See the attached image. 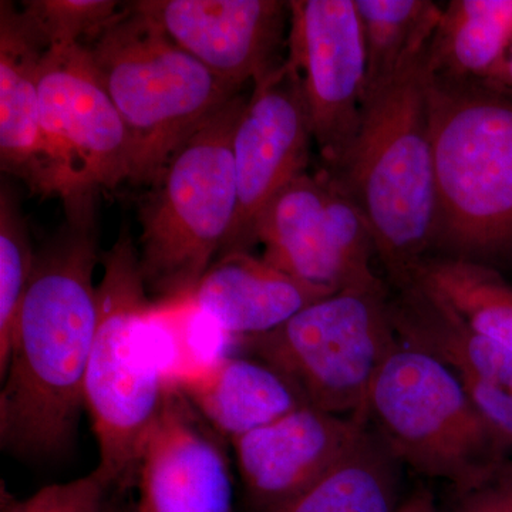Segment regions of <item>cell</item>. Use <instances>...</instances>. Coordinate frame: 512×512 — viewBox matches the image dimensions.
<instances>
[{
	"instance_id": "6da1fadb",
	"label": "cell",
	"mask_w": 512,
	"mask_h": 512,
	"mask_svg": "<svg viewBox=\"0 0 512 512\" xmlns=\"http://www.w3.org/2000/svg\"><path fill=\"white\" fill-rule=\"evenodd\" d=\"M99 194L63 200V224L33 258L0 372V446L22 460L62 456L76 439L99 319Z\"/></svg>"
},
{
	"instance_id": "7a4b0ae2",
	"label": "cell",
	"mask_w": 512,
	"mask_h": 512,
	"mask_svg": "<svg viewBox=\"0 0 512 512\" xmlns=\"http://www.w3.org/2000/svg\"><path fill=\"white\" fill-rule=\"evenodd\" d=\"M427 47L365 97L353 146L332 175L365 217L393 289L433 254L437 191Z\"/></svg>"
},
{
	"instance_id": "3957f363",
	"label": "cell",
	"mask_w": 512,
	"mask_h": 512,
	"mask_svg": "<svg viewBox=\"0 0 512 512\" xmlns=\"http://www.w3.org/2000/svg\"><path fill=\"white\" fill-rule=\"evenodd\" d=\"M433 254L512 271V97L429 77Z\"/></svg>"
},
{
	"instance_id": "277c9868",
	"label": "cell",
	"mask_w": 512,
	"mask_h": 512,
	"mask_svg": "<svg viewBox=\"0 0 512 512\" xmlns=\"http://www.w3.org/2000/svg\"><path fill=\"white\" fill-rule=\"evenodd\" d=\"M249 94H238L174 151L141 197L138 259L154 302L190 298L222 255L238 214L232 140Z\"/></svg>"
},
{
	"instance_id": "5b68a950",
	"label": "cell",
	"mask_w": 512,
	"mask_h": 512,
	"mask_svg": "<svg viewBox=\"0 0 512 512\" xmlns=\"http://www.w3.org/2000/svg\"><path fill=\"white\" fill-rule=\"evenodd\" d=\"M101 258L99 319L84 380V407L99 444L97 470L124 491L134 484L138 458L170 386L151 335L154 301L126 229Z\"/></svg>"
},
{
	"instance_id": "8992f818",
	"label": "cell",
	"mask_w": 512,
	"mask_h": 512,
	"mask_svg": "<svg viewBox=\"0 0 512 512\" xmlns=\"http://www.w3.org/2000/svg\"><path fill=\"white\" fill-rule=\"evenodd\" d=\"M83 45L126 126L131 184L153 183L195 130L244 93L175 45L134 2Z\"/></svg>"
},
{
	"instance_id": "52a82bcc",
	"label": "cell",
	"mask_w": 512,
	"mask_h": 512,
	"mask_svg": "<svg viewBox=\"0 0 512 512\" xmlns=\"http://www.w3.org/2000/svg\"><path fill=\"white\" fill-rule=\"evenodd\" d=\"M367 419L403 466L458 490L480 483L512 453L457 373L400 339L370 387Z\"/></svg>"
},
{
	"instance_id": "ba28073f",
	"label": "cell",
	"mask_w": 512,
	"mask_h": 512,
	"mask_svg": "<svg viewBox=\"0 0 512 512\" xmlns=\"http://www.w3.org/2000/svg\"><path fill=\"white\" fill-rule=\"evenodd\" d=\"M389 296L387 284L336 292L281 328L239 342L285 376L308 406L367 419L370 387L399 343Z\"/></svg>"
},
{
	"instance_id": "9c48e42d",
	"label": "cell",
	"mask_w": 512,
	"mask_h": 512,
	"mask_svg": "<svg viewBox=\"0 0 512 512\" xmlns=\"http://www.w3.org/2000/svg\"><path fill=\"white\" fill-rule=\"evenodd\" d=\"M39 100L49 195L63 201L131 183L126 126L83 43L47 47Z\"/></svg>"
},
{
	"instance_id": "30bf717a",
	"label": "cell",
	"mask_w": 512,
	"mask_h": 512,
	"mask_svg": "<svg viewBox=\"0 0 512 512\" xmlns=\"http://www.w3.org/2000/svg\"><path fill=\"white\" fill-rule=\"evenodd\" d=\"M269 264L336 293L383 286L375 241L359 208L325 170L308 171L266 204L252 231Z\"/></svg>"
},
{
	"instance_id": "8fae6325",
	"label": "cell",
	"mask_w": 512,
	"mask_h": 512,
	"mask_svg": "<svg viewBox=\"0 0 512 512\" xmlns=\"http://www.w3.org/2000/svg\"><path fill=\"white\" fill-rule=\"evenodd\" d=\"M288 62L301 76L322 170L345 163L362 119L366 52L355 0H292Z\"/></svg>"
},
{
	"instance_id": "7c38bea8",
	"label": "cell",
	"mask_w": 512,
	"mask_h": 512,
	"mask_svg": "<svg viewBox=\"0 0 512 512\" xmlns=\"http://www.w3.org/2000/svg\"><path fill=\"white\" fill-rule=\"evenodd\" d=\"M313 143L311 111L302 79L286 59L281 69L252 84L235 128L232 153L238 214L222 255L249 252L259 214L285 185L306 173Z\"/></svg>"
},
{
	"instance_id": "4fadbf2b",
	"label": "cell",
	"mask_w": 512,
	"mask_h": 512,
	"mask_svg": "<svg viewBox=\"0 0 512 512\" xmlns=\"http://www.w3.org/2000/svg\"><path fill=\"white\" fill-rule=\"evenodd\" d=\"M134 5L175 45L239 92L281 69L288 59V2L140 0Z\"/></svg>"
},
{
	"instance_id": "5bb4252c",
	"label": "cell",
	"mask_w": 512,
	"mask_h": 512,
	"mask_svg": "<svg viewBox=\"0 0 512 512\" xmlns=\"http://www.w3.org/2000/svg\"><path fill=\"white\" fill-rule=\"evenodd\" d=\"M171 386L138 458L136 512H234L227 453Z\"/></svg>"
},
{
	"instance_id": "9a60e30c",
	"label": "cell",
	"mask_w": 512,
	"mask_h": 512,
	"mask_svg": "<svg viewBox=\"0 0 512 512\" xmlns=\"http://www.w3.org/2000/svg\"><path fill=\"white\" fill-rule=\"evenodd\" d=\"M369 424L305 406L232 440L249 512L274 510L318 483Z\"/></svg>"
},
{
	"instance_id": "2e32d148",
	"label": "cell",
	"mask_w": 512,
	"mask_h": 512,
	"mask_svg": "<svg viewBox=\"0 0 512 512\" xmlns=\"http://www.w3.org/2000/svg\"><path fill=\"white\" fill-rule=\"evenodd\" d=\"M49 40L20 6L0 2V165L46 198L49 180L40 127L39 72Z\"/></svg>"
},
{
	"instance_id": "e0dca14e",
	"label": "cell",
	"mask_w": 512,
	"mask_h": 512,
	"mask_svg": "<svg viewBox=\"0 0 512 512\" xmlns=\"http://www.w3.org/2000/svg\"><path fill=\"white\" fill-rule=\"evenodd\" d=\"M333 295L247 251L218 256L191 295L195 308L234 339L281 328L312 303Z\"/></svg>"
},
{
	"instance_id": "ac0fdd59",
	"label": "cell",
	"mask_w": 512,
	"mask_h": 512,
	"mask_svg": "<svg viewBox=\"0 0 512 512\" xmlns=\"http://www.w3.org/2000/svg\"><path fill=\"white\" fill-rule=\"evenodd\" d=\"M171 386L217 436L231 441L308 406L285 376L255 357H221L183 373Z\"/></svg>"
},
{
	"instance_id": "d6986e66",
	"label": "cell",
	"mask_w": 512,
	"mask_h": 512,
	"mask_svg": "<svg viewBox=\"0 0 512 512\" xmlns=\"http://www.w3.org/2000/svg\"><path fill=\"white\" fill-rule=\"evenodd\" d=\"M389 312L397 338L406 345L436 357L458 375L512 393V350L471 329L439 299L404 285L390 289Z\"/></svg>"
},
{
	"instance_id": "ffe728a7",
	"label": "cell",
	"mask_w": 512,
	"mask_h": 512,
	"mask_svg": "<svg viewBox=\"0 0 512 512\" xmlns=\"http://www.w3.org/2000/svg\"><path fill=\"white\" fill-rule=\"evenodd\" d=\"M512 43V0H451L427 47L430 80L483 86Z\"/></svg>"
},
{
	"instance_id": "44dd1931",
	"label": "cell",
	"mask_w": 512,
	"mask_h": 512,
	"mask_svg": "<svg viewBox=\"0 0 512 512\" xmlns=\"http://www.w3.org/2000/svg\"><path fill=\"white\" fill-rule=\"evenodd\" d=\"M402 466L369 424L325 477L268 512H397Z\"/></svg>"
},
{
	"instance_id": "7402d4cb",
	"label": "cell",
	"mask_w": 512,
	"mask_h": 512,
	"mask_svg": "<svg viewBox=\"0 0 512 512\" xmlns=\"http://www.w3.org/2000/svg\"><path fill=\"white\" fill-rule=\"evenodd\" d=\"M406 285L439 299L471 329L512 350V284L503 272L467 259L430 255Z\"/></svg>"
},
{
	"instance_id": "603a6c76",
	"label": "cell",
	"mask_w": 512,
	"mask_h": 512,
	"mask_svg": "<svg viewBox=\"0 0 512 512\" xmlns=\"http://www.w3.org/2000/svg\"><path fill=\"white\" fill-rule=\"evenodd\" d=\"M355 6L365 43L367 97L429 46L443 8L431 0H355Z\"/></svg>"
},
{
	"instance_id": "cb8c5ba5",
	"label": "cell",
	"mask_w": 512,
	"mask_h": 512,
	"mask_svg": "<svg viewBox=\"0 0 512 512\" xmlns=\"http://www.w3.org/2000/svg\"><path fill=\"white\" fill-rule=\"evenodd\" d=\"M35 251L19 201L9 185L0 190V372L8 363Z\"/></svg>"
},
{
	"instance_id": "d4e9b609",
	"label": "cell",
	"mask_w": 512,
	"mask_h": 512,
	"mask_svg": "<svg viewBox=\"0 0 512 512\" xmlns=\"http://www.w3.org/2000/svg\"><path fill=\"white\" fill-rule=\"evenodd\" d=\"M22 8L39 23L49 46L86 43L121 9L113 0H29Z\"/></svg>"
},
{
	"instance_id": "484cf974",
	"label": "cell",
	"mask_w": 512,
	"mask_h": 512,
	"mask_svg": "<svg viewBox=\"0 0 512 512\" xmlns=\"http://www.w3.org/2000/svg\"><path fill=\"white\" fill-rule=\"evenodd\" d=\"M120 491L96 468L69 483L47 485L26 500L3 497L2 512H113L119 504L114 493Z\"/></svg>"
},
{
	"instance_id": "4316f807",
	"label": "cell",
	"mask_w": 512,
	"mask_h": 512,
	"mask_svg": "<svg viewBox=\"0 0 512 512\" xmlns=\"http://www.w3.org/2000/svg\"><path fill=\"white\" fill-rule=\"evenodd\" d=\"M439 512H512V458L471 487L451 488L446 500L437 503Z\"/></svg>"
},
{
	"instance_id": "83f0119b",
	"label": "cell",
	"mask_w": 512,
	"mask_h": 512,
	"mask_svg": "<svg viewBox=\"0 0 512 512\" xmlns=\"http://www.w3.org/2000/svg\"><path fill=\"white\" fill-rule=\"evenodd\" d=\"M458 377L487 426L512 450V393L476 377Z\"/></svg>"
},
{
	"instance_id": "f1b7e54d",
	"label": "cell",
	"mask_w": 512,
	"mask_h": 512,
	"mask_svg": "<svg viewBox=\"0 0 512 512\" xmlns=\"http://www.w3.org/2000/svg\"><path fill=\"white\" fill-rule=\"evenodd\" d=\"M397 512H439L437 511V500L433 491L426 485L420 484L414 488L412 493L403 498Z\"/></svg>"
},
{
	"instance_id": "f546056e",
	"label": "cell",
	"mask_w": 512,
	"mask_h": 512,
	"mask_svg": "<svg viewBox=\"0 0 512 512\" xmlns=\"http://www.w3.org/2000/svg\"><path fill=\"white\" fill-rule=\"evenodd\" d=\"M484 87L494 90V92L505 94L512 97V43L505 55L503 63L495 70L493 76L483 84Z\"/></svg>"
},
{
	"instance_id": "4dcf8cb0",
	"label": "cell",
	"mask_w": 512,
	"mask_h": 512,
	"mask_svg": "<svg viewBox=\"0 0 512 512\" xmlns=\"http://www.w3.org/2000/svg\"><path fill=\"white\" fill-rule=\"evenodd\" d=\"M113 512H136V505L134 504H117Z\"/></svg>"
}]
</instances>
